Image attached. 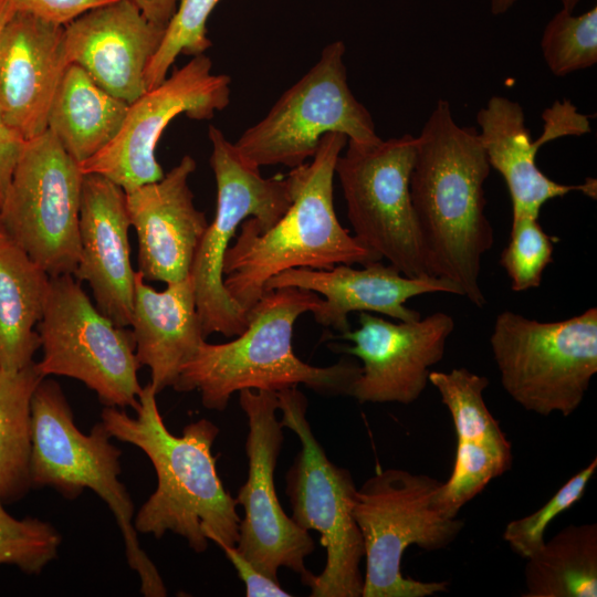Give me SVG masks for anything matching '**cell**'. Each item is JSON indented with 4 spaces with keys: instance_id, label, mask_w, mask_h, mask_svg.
Listing matches in <instances>:
<instances>
[{
    "instance_id": "cell-1",
    "label": "cell",
    "mask_w": 597,
    "mask_h": 597,
    "mask_svg": "<svg viewBox=\"0 0 597 597\" xmlns=\"http://www.w3.org/2000/svg\"><path fill=\"white\" fill-rule=\"evenodd\" d=\"M490 168L479 132L458 125L450 104L439 100L417 136L411 201L431 274L478 307L486 303L482 256L494 242L484 197Z\"/></svg>"
},
{
    "instance_id": "cell-2",
    "label": "cell",
    "mask_w": 597,
    "mask_h": 597,
    "mask_svg": "<svg viewBox=\"0 0 597 597\" xmlns=\"http://www.w3.org/2000/svg\"><path fill=\"white\" fill-rule=\"evenodd\" d=\"M156 395L150 383L142 387L134 418L117 407H105L101 413L111 437L143 450L157 475L155 492L133 521L136 532L157 538L172 532L196 553L205 552L209 542L221 549L235 546L241 517L211 452L219 428L200 419L188 423L181 436L172 434L159 412Z\"/></svg>"
},
{
    "instance_id": "cell-3",
    "label": "cell",
    "mask_w": 597,
    "mask_h": 597,
    "mask_svg": "<svg viewBox=\"0 0 597 597\" xmlns=\"http://www.w3.org/2000/svg\"><path fill=\"white\" fill-rule=\"evenodd\" d=\"M348 142L327 133L312 161L287 174L292 202L266 230L259 232L253 217L227 250L223 284L232 300L249 312L274 275L296 268L329 270L337 264L366 265L383 259L342 227L334 208L335 165Z\"/></svg>"
},
{
    "instance_id": "cell-4",
    "label": "cell",
    "mask_w": 597,
    "mask_h": 597,
    "mask_svg": "<svg viewBox=\"0 0 597 597\" xmlns=\"http://www.w3.org/2000/svg\"><path fill=\"white\" fill-rule=\"evenodd\" d=\"M322 302L314 292L294 287L265 291L248 312V326L223 344L206 341L184 364L172 386L198 390L205 408L224 410L243 389L279 391L300 384L326 396L350 395L362 366L355 360L317 367L300 359L292 346L296 320Z\"/></svg>"
},
{
    "instance_id": "cell-5",
    "label": "cell",
    "mask_w": 597,
    "mask_h": 597,
    "mask_svg": "<svg viewBox=\"0 0 597 597\" xmlns=\"http://www.w3.org/2000/svg\"><path fill=\"white\" fill-rule=\"evenodd\" d=\"M111 438L102 421L87 434L80 431L61 386L44 377L31 398V486L53 488L71 500L84 489L94 491L116 519L128 565L139 575L140 591L147 597H164V582L138 543L134 504L118 480L121 450Z\"/></svg>"
},
{
    "instance_id": "cell-6",
    "label": "cell",
    "mask_w": 597,
    "mask_h": 597,
    "mask_svg": "<svg viewBox=\"0 0 597 597\" xmlns=\"http://www.w3.org/2000/svg\"><path fill=\"white\" fill-rule=\"evenodd\" d=\"M440 481L402 469L376 472L356 490L353 515L366 561L362 597H427L448 591V582L405 577L401 559L410 545L428 552L450 546L464 522L433 506Z\"/></svg>"
},
{
    "instance_id": "cell-7",
    "label": "cell",
    "mask_w": 597,
    "mask_h": 597,
    "mask_svg": "<svg viewBox=\"0 0 597 597\" xmlns=\"http://www.w3.org/2000/svg\"><path fill=\"white\" fill-rule=\"evenodd\" d=\"M283 428L301 442L286 473V494L293 521L304 531H316L326 551L320 575L308 587L311 597H362L363 536L353 515L356 485L352 473L334 464L315 438L306 418L307 399L297 386L276 391Z\"/></svg>"
},
{
    "instance_id": "cell-8",
    "label": "cell",
    "mask_w": 597,
    "mask_h": 597,
    "mask_svg": "<svg viewBox=\"0 0 597 597\" xmlns=\"http://www.w3.org/2000/svg\"><path fill=\"white\" fill-rule=\"evenodd\" d=\"M490 345L503 389L541 416H570L597 373V308L558 322L498 314Z\"/></svg>"
},
{
    "instance_id": "cell-9",
    "label": "cell",
    "mask_w": 597,
    "mask_h": 597,
    "mask_svg": "<svg viewBox=\"0 0 597 597\" xmlns=\"http://www.w3.org/2000/svg\"><path fill=\"white\" fill-rule=\"evenodd\" d=\"M210 166L217 186L213 220L196 252L190 279L205 338L213 333L231 337L248 326V312L239 306L223 284V261L240 224L253 217L259 232L269 229L290 207L289 177L264 178L248 163L235 145L216 126L208 129Z\"/></svg>"
},
{
    "instance_id": "cell-10",
    "label": "cell",
    "mask_w": 597,
    "mask_h": 597,
    "mask_svg": "<svg viewBox=\"0 0 597 597\" xmlns=\"http://www.w3.org/2000/svg\"><path fill=\"white\" fill-rule=\"evenodd\" d=\"M345 51L342 41L327 44L308 72L242 133L234 145L248 163L295 168L313 157L327 133L344 134L359 144L381 139L369 111L348 86Z\"/></svg>"
},
{
    "instance_id": "cell-11",
    "label": "cell",
    "mask_w": 597,
    "mask_h": 597,
    "mask_svg": "<svg viewBox=\"0 0 597 597\" xmlns=\"http://www.w3.org/2000/svg\"><path fill=\"white\" fill-rule=\"evenodd\" d=\"M43 349L36 363L43 377L77 379L94 390L105 407H139L133 331L116 325L93 305L72 274L50 276V291L35 327Z\"/></svg>"
},
{
    "instance_id": "cell-12",
    "label": "cell",
    "mask_w": 597,
    "mask_h": 597,
    "mask_svg": "<svg viewBox=\"0 0 597 597\" xmlns=\"http://www.w3.org/2000/svg\"><path fill=\"white\" fill-rule=\"evenodd\" d=\"M417 137L405 134L374 144L348 140L337 175L355 238L404 275L430 272L410 195Z\"/></svg>"
},
{
    "instance_id": "cell-13",
    "label": "cell",
    "mask_w": 597,
    "mask_h": 597,
    "mask_svg": "<svg viewBox=\"0 0 597 597\" xmlns=\"http://www.w3.org/2000/svg\"><path fill=\"white\" fill-rule=\"evenodd\" d=\"M83 177L46 129L25 142L0 206L8 237L50 276L73 274L77 265Z\"/></svg>"
},
{
    "instance_id": "cell-14",
    "label": "cell",
    "mask_w": 597,
    "mask_h": 597,
    "mask_svg": "<svg viewBox=\"0 0 597 597\" xmlns=\"http://www.w3.org/2000/svg\"><path fill=\"white\" fill-rule=\"evenodd\" d=\"M239 401L249 426L245 440L249 472L234 498L244 512L235 548L269 577L277 580L279 569L285 567L308 586L314 575L305 567V557L314 551V542L284 512L274 485L284 440L283 426L276 417V391L243 389L239 391Z\"/></svg>"
},
{
    "instance_id": "cell-15",
    "label": "cell",
    "mask_w": 597,
    "mask_h": 597,
    "mask_svg": "<svg viewBox=\"0 0 597 597\" xmlns=\"http://www.w3.org/2000/svg\"><path fill=\"white\" fill-rule=\"evenodd\" d=\"M231 78L212 73L205 54L192 56L157 86L128 105L117 135L96 155L80 164L83 175L97 174L129 192L165 175L156 148L178 115L203 121L230 103Z\"/></svg>"
},
{
    "instance_id": "cell-16",
    "label": "cell",
    "mask_w": 597,
    "mask_h": 597,
    "mask_svg": "<svg viewBox=\"0 0 597 597\" xmlns=\"http://www.w3.org/2000/svg\"><path fill=\"white\" fill-rule=\"evenodd\" d=\"M359 327L337 336L353 345H334L335 352L363 363L350 397L358 402L416 401L429 383L430 368L444 356L454 320L436 312L410 322H390L368 312H359Z\"/></svg>"
},
{
    "instance_id": "cell-17",
    "label": "cell",
    "mask_w": 597,
    "mask_h": 597,
    "mask_svg": "<svg viewBox=\"0 0 597 597\" xmlns=\"http://www.w3.org/2000/svg\"><path fill=\"white\" fill-rule=\"evenodd\" d=\"M544 129L533 140L525 125L523 107L504 96H492L476 113L479 137L489 164L503 177L512 201V217L538 218L548 200L580 191L596 199L597 184L564 185L548 178L536 166L540 147L558 137L580 136L590 130L588 118L569 102H555L544 114Z\"/></svg>"
},
{
    "instance_id": "cell-18",
    "label": "cell",
    "mask_w": 597,
    "mask_h": 597,
    "mask_svg": "<svg viewBox=\"0 0 597 597\" xmlns=\"http://www.w3.org/2000/svg\"><path fill=\"white\" fill-rule=\"evenodd\" d=\"M196 160L185 155L161 179L126 192V208L138 239V271L166 284L190 276L208 227L193 202L188 179Z\"/></svg>"
},
{
    "instance_id": "cell-19",
    "label": "cell",
    "mask_w": 597,
    "mask_h": 597,
    "mask_svg": "<svg viewBox=\"0 0 597 597\" xmlns=\"http://www.w3.org/2000/svg\"><path fill=\"white\" fill-rule=\"evenodd\" d=\"M164 31L130 0H118L64 27L66 60L82 67L103 90L130 104L147 91L146 69Z\"/></svg>"
},
{
    "instance_id": "cell-20",
    "label": "cell",
    "mask_w": 597,
    "mask_h": 597,
    "mask_svg": "<svg viewBox=\"0 0 597 597\" xmlns=\"http://www.w3.org/2000/svg\"><path fill=\"white\" fill-rule=\"evenodd\" d=\"M286 286L323 295L324 300L312 312L314 320L339 334L352 329L348 322L352 312L378 313L410 322L421 315L405 305L408 300L427 293L460 295L459 289L444 279L410 277L381 261L370 262L363 269L349 264H337L329 270L290 269L272 276L265 283L264 292Z\"/></svg>"
},
{
    "instance_id": "cell-21",
    "label": "cell",
    "mask_w": 597,
    "mask_h": 597,
    "mask_svg": "<svg viewBox=\"0 0 597 597\" xmlns=\"http://www.w3.org/2000/svg\"><path fill=\"white\" fill-rule=\"evenodd\" d=\"M69 65L64 27L13 12L0 32V116L23 139L46 130L52 100Z\"/></svg>"
},
{
    "instance_id": "cell-22",
    "label": "cell",
    "mask_w": 597,
    "mask_h": 597,
    "mask_svg": "<svg viewBox=\"0 0 597 597\" xmlns=\"http://www.w3.org/2000/svg\"><path fill=\"white\" fill-rule=\"evenodd\" d=\"M129 227L126 192L101 175H84L80 256L72 275L90 284L97 308L122 327L130 324L135 293Z\"/></svg>"
},
{
    "instance_id": "cell-23",
    "label": "cell",
    "mask_w": 597,
    "mask_h": 597,
    "mask_svg": "<svg viewBox=\"0 0 597 597\" xmlns=\"http://www.w3.org/2000/svg\"><path fill=\"white\" fill-rule=\"evenodd\" d=\"M129 326L137 360L140 366L149 367L155 391L159 394L172 387L184 364L206 341L190 276L168 283L159 292L136 271Z\"/></svg>"
},
{
    "instance_id": "cell-24",
    "label": "cell",
    "mask_w": 597,
    "mask_h": 597,
    "mask_svg": "<svg viewBox=\"0 0 597 597\" xmlns=\"http://www.w3.org/2000/svg\"><path fill=\"white\" fill-rule=\"evenodd\" d=\"M50 291V275L8 234L0 238V367L19 370L41 347L34 329Z\"/></svg>"
},
{
    "instance_id": "cell-25",
    "label": "cell",
    "mask_w": 597,
    "mask_h": 597,
    "mask_svg": "<svg viewBox=\"0 0 597 597\" xmlns=\"http://www.w3.org/2000/svg\"><path fill=\"white\" fill-rule=\"evenodd\" d=\"M128 105L103 90L82 67L70 64L52 100L46 129L81 164L117 135Z\"/></svg>"
},
{
    "instance_id": "cell-26",
    "label": "cell",
    "mask_w": 597,
    "mask_h": 597,
    "mask_svg": "<svg viewBox=\"0 0 597 597\" xmlns=\"http://www.w3.org/2000/svg\"><path fill=\"white\" fill-rule=\"evenodd\" d=\"M523 597H596L597 524H570L531 557Z\"/></svg>"
},
{
    "instance_id": "cell-27",
    "label": "cell",
    "mask_w": 597,
    "mask_h": 597,
    "mask_svg": "<svg viewBox=\"0 0 597 597\" xmlns=\"http://www.w3.org/2000/svg\"><path fill=\"white\" fill-rule=\"evenodd\" d=\"M44 377L36 363L9 371L0 367V500H21L32 489L31 398Z\"/></svg>"
},
{
    "instance_id": "cell-28",
    "label": "cell",
    "mask_w": 597,
    "mask_h": 597,
    "mask_svg": "<svg viewBox=\"0 0 597 597\" xmlns=\"http://www.w3.org/2000/svg\"><path fill=\"white\" fill-rule=\"evenodd\" d=\"M429 383L451 415L457 440L512 448L484 401L483 391L489 386L485 376L459 367L449 371L431 370Z\"/></svg>"
},
{
    "instance_id": "cell-29",
    "label": "cell",
    "mask_w": 597,
    "mask_h": 597,
    "mask_svg": "<svg viewBox=\"0 0 597 597\" xmlns=\"http://www.w3.org/2000/svg\"><path fill=\"white\" fill-rule=\"evenodd\" d=\"M512 463V448L457 440L452 472L436 490L433 506L446 517H457L469 501L493 479L510 470Z\"/></svg>"
},
{
    "instance_id": "cell-30",
    "label": "cell",
    "mask_w": 597,
    "mask_h": 597,
    "mask_svg": "<svg viewBox=\"0 0 597 597\" xmlns=\"http://www.w3.org/2000/svg\"><path fill=\"white\" fill-rule=\"evenodd\" d=\"M541 50L549 71L565 76L597 62V7L582 14L562 9L547 22Z\"/></svg>"
},
{
    "instance_id": "cell-31",
    "label": "cell",
    "mask_w": 597,
    "mask_h": 597,
    "mask_svg": "<svg viewBox=\"0 0 597 597\" xmlns=\"http://www.w3.org/2000/svg\"><path fill=\"white\" fill-rule=\"evenodd\" d=\"M220 0H179L176 11L165 27L158 49L146 73V88L160 84L179 54L196 56L211 46L207 36V20Z\"/></svg>"
},
{
    "instance_id": "cell-32",
    "label": "cell",
    "mask_w": 597,
    "mask_h": 597,
    "mask_svg": "<svg viewBox=\"0 0 597 597\" xmlns=\"http://www.w3.org/2000/svg\"><path fill=\"white\" fill-rule=\"evenodd\" d=\"M61 541L53 525L35 517L15 519L0 500V565L39 575L57 557Z\"/></svg>"
},
{
    "instance_id": "cell-33",
    "label": "cell",
    "mask_w": 597,
    "mask_h": 597,
    "mask_svg": "<svg viewBox=\"0 0 597 597\" xmlns=\"http://www.w3.org/2000/svg\"><path fill=\"white\" fill-rule=\"evenodd\" d=\"M537 219L526 214L512 217L510 240L501 253L500 264L514 292L538 287L545 269L553 261L555 240Z\"/></svg>"
},
{
    "instance_id": "cell-34",
    "label": "cell",
    "mask_w": 597,
    "mask_h": 597,
    "mask_svg": "<svg viewBox=\"0 0 597 597\" xmlns=\"http://www.w3.org/2000/svg\"><path fill=\"white\" fill-rule=\"evenodd\" d=\"M597 470V458L565 482L557 492L535 512L506 524L503 540L522 558L527 559L545 543V531L559 514L575 505L585 494Z\"/></svg>"
},
{
    "instance_id": "cell-35",
    "label": "cell",
    "mask_w": 597,
    "mask_h": 597,
    "mask_svg": "<svg viewBox=\"0 0 597 597\" xmlns=\"http://www.w3.org/2000/svg\"><path fill=\"white\" fill-rule=\"evenodd\" d=\"M115 1L118 0H12V3L15 11L65 27L84 13Z\"/></svg>"
},
{
    "instance_id": "cell-36",
    "label": "cell",
    "mask_w": 597,
    "mask_h": 597,
    "mask_svg": "<svg viewBox=\"0 0 597 597\" xmlns=\"http://www.w3.org/2000/svg\"><path fill=\"white\" fill-rule=\"evenodd\" d=\"M237 570L238 576L245 586L247 597H289L291 593L283 589L279 583L256 569L251 562L241 555L235 546L222 549Z\"/></svg>"
},
{
    "instance_id": "cell-37",
    "label": "cell",
    "mask_w": 597,
    "mask_h": 597,
    "mask_svg": "<svg viewBox=\"0 0 597 597\" xmlns=\"http://www.w3.org/2000/svg\"><path fill=\"white\" fill-rule=\"evenodd\" d=\"M25 142L0 116V206L12 180Z\"/></svg>"
},
{
    "instance_id": "cell-38",
    "label": "cell",
    "mask_w": 597,
    "mask_h": 597,
    "mask_svg": "<svg viewBox=\"0 0 597 597\" xmlns=\"http://www.w3.org/2000/svg\"><path fill=\"white\" fill-rule=\"evenodd\" d=\"M154 24L165 28L179 0H130Z\"/></svg>"
},
{
    "instance_id": "cell-39",
    "label": "cell",
    "mask_w": 597,
    "mask_h": 597,
    "mask_svg": "<svg viewBox=\"0 0 597 597\" xmlns=\"http://www.w3.org/2000/svg\"><path fill=\"white\" fill-rule=\"evenodd\" d=\"M519 0H490L491 12L494 15L509 11Z\"/></svg>"
},
{
    "instance_id": "cell-40",
    "label": "cell",
    "mask_w": 597,
    "mask_h": 597,
    "mask_svg": "<svg viewBox=\"0 0 597 597\" xmlns=\"http://www.w3.org/2000/svg\"><path fill=\"white\" fill-rule=\"evenodd\" d=\"M14 11L12 0H0V32Z\"/></svg>"
},
{
    "instance_id": "cell-41",
    "label": "cell",
    "mask_w": 597,
    "mask_h": 597,
    "mask_svg": "<svg viewBox=\"0 0 597 597\" xmlns=\"http://www.w3.org/2000/svg\"><path fill=\"white\" fill-rule=\"evenodd\" d=\"M561 1H562V9L573 12L580 0H561Z\"/></svg>"
},
{
    "instance_id": "cell-42",
    "label": "cell",
    "mask_w": 597,
    "mask_h": 597,
    "mask_svg": "<svg viewBox=\"0 0 597 597\" xmlns=\"http://www.w3.org/2000/svg\"><path fill=\"white\" fill-rule=\"evenodd\" d=\"M6 234H7V233H6V231H4V228H3V226H2V223H1V221H0V238L4 237Z\"/></svg>"
}]
</instances>
